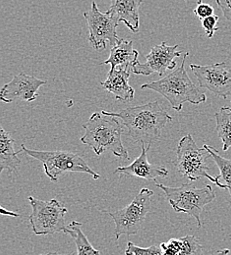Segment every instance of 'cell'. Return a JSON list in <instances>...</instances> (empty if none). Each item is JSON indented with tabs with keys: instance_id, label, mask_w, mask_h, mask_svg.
Here are the masks:
<instances>
[{
	"instance_id": "cell-1",
	"label": "cell",
	"mask_w": 231,
	"mask_h": 255,
	"mask_svg": "<svg viewBox=\"0 0 231 255\" xmlns=\"http://www.w3.org/2000/svg\"><path fill=\"white\" fill-rule=\"evenodd\" d=\"M101 113L119 119L133 140L147 145H152L159 140L163 128L172 121V117L158 100L128 107L118 112L102 110Z\"/></svg>"
},
{
	"instance_id": "cell-2",
	"label": "cell",
	"mask_w": 231,
	"mask_h": 255,
	"mask_svg": "<svg viewBox=\"0 0 231 255\" xmlns=\"http://www.w3.org/2000/svg\"><path fill=\"white\" fill-rule=\"evenodd\" d=\"M123 127L119 119L95 112L83 125L86 132L81 142L90 146L98 156L108 150L119 158L128 160V151L121 140Z\"/></svg>"
},
{
	"instance_id": "cell-3",
	"label": "cell",
	"mask_w": 231,
	"mask_h": 255,
	"mask_svg": "<svg viewBox=\"0 0 231 255\" xmlns=\"http://www.w3.org/2000/svg\"><path fill=\"white\" fill-rule=\"evenodd\" d=\"M188 55V52L184 54L180 67L161 80L142 85L141 89L159 93L170 103L172 109L176 111H181L185 102L193 105L205 102L207 99L206 95L201 91L200 87L191 81L185 70V61Z\"/></svg>"
},
{
	"instance_id": "cell-4",
	"label": "cell",
	"mask_w": 231,
	"mask_h": 255,
	"mask_svg": "<svg viewBox=\"0 0 231 255\" xmlns=\"http://www.w3.org/2000/svg\"><path fill=\"white\" fill-rule=\"evenodd\" d=\"M176 161L174 165L177 172L182 176L187 178L189 181L194 182L199 179L206 178L217 187L226 190V186L222 185L218 176L212 177L209 174L208 159L211 156L209 151L205 148H199L191 134L183 136L177 145L176 149Z\"/></svg>"
},
{
	"instance_id": "cell-5",
	"label": "cell",
	"mask_w": 231,
	"mask_h": 255,
	"mask_svg": "<svg viewBox=\"0 0 231 255\" xmlns=\"http://www.w3.org/2000/svg\"><path fill=\"white\" fill-rule=\"evenodd\" d=\"M156 187L165 192V196L173 210L177 213H185L196 219L198 227H202L201 213L203 208L216 198V194L211 186L198 189L192 185H182L181 187H167L155 183Z\"/></svg>"
},
{
	"instance_id": "cell-6",
	"label": "cell",
	"mask_w": 231,
	"mask_h": 255,
	"mask_svg": "<svg viewBox=\"0 0 231 255\" xmlns=\"http://www.w3.org/2000/svg\"><path fill=\"white\" fill-rule=\"evenodd\" d=\"M27 155L42 163L44 173L48 179L56 183L60 175L66 173H86L95 180H99V175L96 173L79 154L69 151H39L27 148L24 144L21 148Z\"/></svg>"
},
{
	"instance_id": "cell-7",
	"label": "cell",
	"mask_w": 231,
	"mask_h": 255,
	"mask_svg": "<svg viewBox=\"0 0 231 255\" xmlns=\"http://www.w3.org/2000/svg\"><path fill=\"white\" fill-rule=\"evenodd\" d=\"M154 191L144 188L134 197L132 201L122 209L115 212L104 211L109 214L115 223V239L119 240L122 235H134L139 232L150 212L151 197Z\"/></svg>"
},
{
	"instance_id": "cell-8",
	"label": "cell",
	"mask_w": 231,
	"mask_h": 255,
	"mask_svg": "<svg viewBox=\"0 0 231 255\" xmlns=\"http://www.w3.org/2000/svg\"><path fill=\"white\" fill-rule=\"evenodd\" d=\"M28 199L32 206L30 222L35 235L43 236L66 232L68 226L65 225V215L68 210L58 200L44 201L33 196Z\"/></svg>"
},
{
	"instance_id": "cell-9",
	"label": "cell",
	"mask_w": 231,
	"mask_h": 255,
	"mask_svg": "<svg viewBox=\"0 0 231 255\" xmlns=\"http://www.w3.org/2000/svg\"><path fill=\"white\" fill-rule=\"evenodd\" d=\"M89 27V41L96 49H105L106 43L109 42L113 47L121 39L117 35V26L119 21L109 12H101L95 1L92 2L90 11L84 13Z\"/></svg>"
},
{
	"instance_id": "cell-10",
	"label": "cell",
	"mask_w": 231,
	"mask_h": 255,
	"mask_svg": "<svg viewBox=\"0 0 231 255\" xmlns=\"http://www.w3.org/2000/svg\"><path fill=\"white\" fill-rule=\"evenodd\" d=\"M190 69L198 81L199 87L225 99L231 96V68L226 63L211 65L190 64Z\"/></svg>"
},
{
	"instance_id": "cell-11",
	"label": "cell",
	"mask_w": 231,
	"mask_h": 255,
	"mask_svg": "<svg viewBox=\"0 0 231 255\" xmlns=\"http://www.w3.org/2000/svg\"><path fill=\"white\" fill-rule=\"evenodd\" d=\"M177 47L178 44L168 46L165 41L154 46L146 56L145 63L138 61L133 66V73L143 76H150L154 73L160 76L165 75L166 71L173 70L176 67V58L181 56V52L176 51Z\"/></svg>"
},
{
	"instance_id": "cell-12",
	"label": "cell",
	"mask_w": 231,
	"mask_h": 255,
	"mask_svg": "<svg viewBox=\"0 0 231 255\" xmlns=\"http://www.w3.org/2000/svg\"><path fill=\"white\" fill-rule=\"evenodd\" d=\"M45 84L46 81L20 73L15 75L13 80L2 88L0 99L6 103H11L17 99L32 102L38 97L37 91L39 88Z\"/></svg>"
},
{
	"instance_id": "cell-13",
	"label": "cell",
	"mask_w": 231,
	"mask_h": 255,
	"mask_svg": "<svg viewBox=\"0 0 231 255\" xmlns=\"http://www.w3.org/2000/svg\"><path fill=\"white\" fill-rule=\"evenodd\" d=\"M151 145L141 143L142 152L138 158L125 167H118L114 170V174L125 175L129 177H135L144 179L147 181H154L156 183L157 178H165L168 175L167 169L164 166L151 164L148 160V150Z\"/></svg>"
},
{
	"instance_id": "cell-14",
	"label": "cell",
	"mask_w": 231,
	"mask_h": 255,
	"mask_svg": "<svg viewBox=\"0 0 231 255\" xmlns=\"http://www.w3.org/2000/svg\"><path fill=\"white\" fill-rule=\"evenodd\" d=\"M130 71L127 69H110L107 79L101 82V86L114 97L122 102L131 101L135 90L129 85Z\"/></svg>"
},
{
	"instance_id": "cell-15",
	"label": "cell",
	"mask_w": 231,
	"mask_h": 255,
	"mask_svg": "<svg viewBox=\"0 0 231 255\" xmlns=\"http://www.w3.org/2000/svg\"><path fill=\"white\" fill-rule=\"evenodd\" d=\"M142 0H111L109 12L136 33L140 28V7Z\"/></svg>"
},
{
	"instance_id": "cell-16",
	"label": "cell",
	"mask_w": 231,
	"mask_h": 255,
	"mask_svg": "<svg viewBox=\"0 0 231 255\" xmlns=\"http://www.w3.org/2000/svg\"><path fill=\"white\" fill-rule=\"evenodd\" d=\"M139 52L133 48L132 40L120 39L115 46L110 50L108 59L101 62V65L109 64L110 69H132L133 66L138 62Z\"/></svg>"
},
{
	"instance_id": "cell-17",
	"label": "cell",
	"mask_w": 231,
	"mask_h": 255,
	"mask_svg": "<svg viewBox=\"0 0 231 255\" xmlns=\"http://www.w3.org/2000/svg\"><path fill=\"white\" fill-rule=\"evenodd\" d=\"M15 140L11 134L0 127V173L4 170L8 171L10 174L15 173L21 164V160L18 154L23 150L16 152L14 149Z\"/></svg>"
},
{
	"instance_id": "cell-18",
	"label": "cell",
	"mask_w": 231,
	"mask_h": 255,
	"mask_svg": "<svg viewBox=\"0 0 231 255\" xmlns=\"http://www.w3.org/2000/svg\"><path fill=\"white\" fill-rule=\"evenodd\" d=\"M65 234L70 235L74 239L77 255H100V252L92 246L87 236L84 234L81 222L72 221L68 225Z\"/></svg>"
},
{
	"instance_id": "cell-19",
	"label": "cell",
	"mask_w": 231,
	"mask_h": 255,
	"mask_svg": "<svg viewBox=\"0 0 231 255\" xmlns=\"http://www.w3.org/2000/svg\"><path fill=\"white\" fill-rule=\"evenodd\" d=\"M217 122V132L223 142V150L227 151L231 147V112L228 107H222L215 114Z\"/></svg>"
},
{
	"instance_id": "cell-20",
	"label": "cell",
	"mask_w": 231,
	"mask_h": 255,
	"mask_svg": "<svg viewBox=\"0 0 231 255\" xmlns=\"http://www.w3.org/2000/svg\"><path fill=\"white\" fill-rule=\"evenodd\" d=\"M203 147H205L209 151L212 158L217 164L220 170V175L218 177L220 180H223V185L226 186L227 190H229L231 197V160L226 159L221 156L219 154V151L216 150L214 147H211L207 144H204Z\"/></svg>"
},
{
	"instance_id": "cell-21",
	"label": "cell",
	"mask_w": 231,
	"mask_h": 255,
	"mask_svg": "<svg viewBox=\"0 0 231 255\" xmlns=\"http://www.w3.org/2000/svg\"><path fill=\"white\" fill-rule=\"evenodd\" d=\"M181 239L183 241V247L178 255H204L202 246L196 237L185 236Z\"/></svg>"
},
{
	"instance_id": "cell-22",
	"label": "cell",
	"mask_w": 231,
	"mask_h": 255,
	"mask_svg": "<svg viewBox=\"0 0 231 255\" xmlns=\"http://www.w3.org/2000/svg\"><path fill=\"white\" fill-rule=\"evenodd\" d=\"M125 255H163V252L161 247L152 246L149 248H140L131 242H128Z\"/></svg>"
},
{
	"instance_id": "cell-23",
	"label": "cell",
	"mask_w": 231,
	"mask_h": 255,
	"mask_svg": "<svg viewBox=\"0 0 231 255\" xmlns=\"http://www.w3.org/2000/svg\"><path fill=\"white\" fill-rule=\"evenodd\" d=\"M160 247L162 249L163 255H178L182 250L183 241L181 238L180 239H170L166 243H162Z\"/></svg>"
},
{
	"instance_id": "cell-24",
	"label": "cell",
	"mask_w": 231,
	"mask_h": 255,
	"mask_svg": "<svg viewBox=\"0 0 231 255\" xmlns=\"http://www.w3.org/2000/svg\"><path fill=\"white\" fill-rule=\"evenodd\" d=\"M218 22H219V17L215 16V15L202 20V27L206 32V35L209 38H212L214 36L215 32L219 31Z\"/></svg>"
},
{
	"instance_id": "cell-25",
	"label": "cell",
	"mask_w": 231,
	"mask_h": 255,
	"mask_svg": "<svg viewBox=\"0 0 231 255\" xmlns=\"http://www.w3.org/2000/svg\"><path fill=\"white\" fill-rule=\"evenodd\" d=\"M193 12H194L195 16H197L199 19L204 20V19L214 15V8L211 5L204 3L202 0H198L197 6L193 10Z\"/></svg>"
},
{
	"instance_id": "cell-26",
	"label": "cell",
	"mask_w": 231,
	"mask_h": 255,
	"mask_svg": "<svg viewBox=\"0 0 231 255\" xmlns=\"http://www.w3.org/2000/svg\"><path fill=\"white\" fill-rule=\"evenodd\" d=\"M217 4L222 10L224 17L231 22V0H217Z\"/></svg>"
},
{
	"instance_id": "cell-27",
	"label": "cell",
	"mask_w": 231,
	"mask_h": 255,
	"mask_svg": "<svg viewBox=\"0 0 231 255\" xmlns=\"http://www.w3.org/2000/svg\"><path fill=\"white\" fill-rule=\"evenodd\" d=\"M0 212L3 214V215H8V216H12V217H19L20 214L16 213V212H13V211H8L6 210L4 207L0 206Z\"/></svg>"
},
{
	"instance_id": "cell-28",
	"label": "cell",
	"mask_w": 231,
	"mask_h": 255,
	"mask_svg": "<svg viewBox=\"0 0 231 255\" xmlns=\"http://www.w3.org/2000/svg\"><path fill=\"white\" fill-rule=\"evenodd\" d=\"M230 254V250L226 249V250H222V251H219L217 254L215 255H228Z\"/></svg>"
},
{
	"instance_id": "cell-29",
	"label": "cell",
	"mask_w": 231,
	"mask_h": 255,
	"mask_svg": "<svg viewBox=\"0 0 231 255\" xmlns=\"http://www.w3.org/2000/svg\"><path fill=\"white\" fill-rule=\"evenodd\" d=\"M74 255V254H66V255H61V254H56V253H48V254H44V255Z\"/></svg>"
},
{
	"instance_id": "cell-30",
	"label": "cell",
	"mask_w": 231,
	"mask_h": 255,
	"mask_svg": "<svg viewBox=\"0 0 231 255\" xmlns=\"http://www.w3.org/2000/svg\"><path fill=\"white\" fill-rule=\"evenodd\" d=\"M228 109H229V110H230V111H231V107H228Z\"/></svg>"
}]
</instances>
